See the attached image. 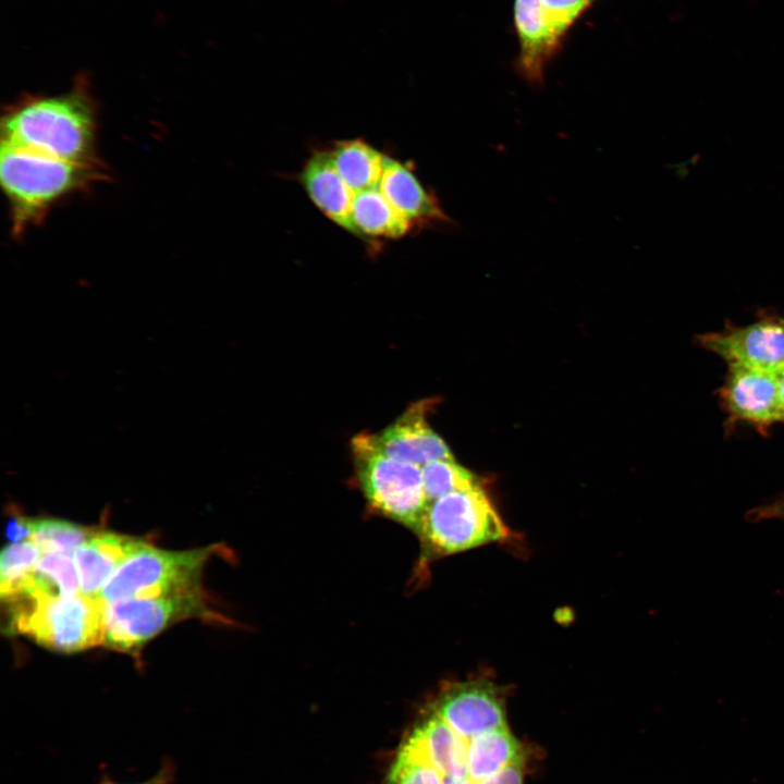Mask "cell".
Returning <instances> with one entry per match:
<instances>
[{
    "label": "cell",
    "instance_id": "cell-1",
    "mask_svg": "<svg viewBox=\"0 0 784 784\" xmlns=\"http://www.w3.org/2000/svg\"><path fill=\"white\" fill-rule=\"evenodd\" d=\"M96 132V105L84 78L62 95L24 97L1 119V143L79 163H99Z\"/></svg>",
    "mask_w": 784,
    "mask_h": 784
},
{
    "label": "cell",
    "instance_id": "cell-2",
    "mask_svg": "<svg viewBox=\"0 0 784 784\" xmlns=\"http://www.w3.org/2000/svg\"><path fill=\"white\" fill-rule=\"evenodd\" d=\"M0 181L12 230L21 235L53 205L102 179L100 163H79L1 143Z\"/></svg>",
    "mask_w": 784,
    "mask_h": 784
},
{
    "label": "cell",
    "instance_id": "cell-3",
    "mask_svg": "<svg viewBox=\"0 0 784 784\" xmlns=\"http://www.w3.org/2000/svg\"><path fill=\"white\" fill-rule=\"evenodd\" d=\"M9 629L63 653L82 651L105 641L106 603L82 593L54 599H7Z\"/></svg>",
    "mask_w": 784,
    "mask_h": 784
},
{
    "label": "cell",
    "instance_id": "cell-4",
    "mask_svg": "<svg viewBox=\"0 0 784 784\" xmlns=\"http://www.w3.org/2000/svg\"><path fill=\"white\" fill-rule=\"evenodd\" d=\"M352 451L357 479L369 505L416 534L428 507L421 466L387 455L369 433L356 436Z\"/></svg>",
    "mask_w": 784,
    "mask_h": 784
},
{
    "label": "cell",
    "instance_id": "cell-5",
    "mask_svg": "<svg viewBox=\"0 0 784 784\" xmlns=\"http://www.w3.org/2000/svg\"><path fill=\"white\" fill-rule=\"evenodd\" d=\"M426 558L462 552L502 540L509 531L481 487L433 501L416 531Z\"/></svg>",
    "mask_w": 784,
    "mask_h": 784
},
{
    "label": "cell",
    "instance_id": "cell-6",
    "mask_svg": "<svg viewBox=\"0 0 784 784\" xmlns=\"http://www.w3.org/2000/svg\"><path fill=\"white\" fill-rule=\"evenodd\" d=\"M216 547L168 551L145 547L133 553L103 585L98 598L106 604L131 598H154L201 589L205 563Z\"/></svg>",
    "mask_w": 784,
    "mask_h": 784
},
{
    "label": "cell",
    "instance_id": "cell-7",
    "mask_svg": "<svg viewBox=\"0 0 784 784\" xmlns=\"http://www.w3.org/2000/svg\"><path fill=\"white\" fill-rule=\"evenodd\" d=\"M191 617H212L200 590L154 598H131L106 604L103 645L136 653L170 625Z\"/></svg>",
    "mask_w": 784,
    "mask_h": 784
},
{
    "label": "cell",
    "instance_id": "cell-8",
    "mask_svg": "<svg viewBox=\"0 0 784 784\" xmlns=\"http://www.w3.org/2000/svg\"><path fill=\"white\" fill-rule=\"evenodd\" d=\"M698 343L727 366L774 375L784 370V318L765 317L746 326L705 333L698 336Z\"/></svg>",
    "mask_w": 784,
    "mask_h": 784
},
{
    "label": "cell",
    "instance_id": "cell-9",
    "mask_svg": "<svg viewBox=\"0 0 784 784\" xmlns=\"http://www.w3.org/2000/svg\"><path fill=\"white\" fill-rule=\"evenodd\" d=\"M434 712L466 742L506 726L503 701L497 688L487 682H467L449 688L439 698Z\"/></svg>",
    "mask_w": 784,
    "mask_h": 784
},
{
    "label": "cell",
    "instance_id": "cell-10",
    "mask_svg": "<svg viewBox=\"0 0 784 784\" xmlns=\"http://www.w3.org/2000/svg\"><path fill=\"white\" fill-rule=\"evenodd\" d=\"M720 397L732 419L758 427L782 420L777 375L728 366Z\"/></svg>",
    "mask_w": 784,
    "mask_h": 784
},
{
    "label": "cell",
    "instance_id": "cell-11",
    "mask_svg": "<svg viewBox=\"0 0 784 784\" xmlns=\"http://www.w3.org/2000/svg\"><path fill=\"white\" fill-rule=\"evenodd\" d=\"M430 404L428 400L412 404L394 422L373 434L379 449L393 458L419 466L454 458L444 440L428 424Z\"/></svg>",
    "mask_w": 784,
    "mask_h": 784
},
{
    "label": "cell",
    "instance_id": "cell-12",
    "mask_svg": "<svg viewBox=\"0 0 784 784\" xmlns=\"http://www.w3.org/2000/svg\"><path fill=\"white\" fill-rule=\"evenodd\" d=\"M514 22L519 42L516 69L525 81L538 85L564 36L551 24L540 0H515Z\"/></svg>",
    "mask_w": 784,
    "mask_h": 784
},
{
    "label": "cell",
    "instance_id": "cell-13",
    "mask_svg": "<svg viewBox=\"0 0 784 784\" xmlns=\"http://www.w3.org/2000/svg\"><path fill=\"white\" fill-rule=\"evenodd\" d=\"M146 544L138 538L96 530L73 552L81 593L98 598L119 566Z\"/></svg>",
    "mask_w": 784,
    "mask_h": 784
},
{
    "label": "cell",
    "instance_id": "cell-14",
    "mask_svg": "<svg viewBox=\"0 0 784 784\" xmlns=\"http://www.w3.org/2000/svg\"><path fill=\"white\" fill-rule=\"evenodd\" d=\"M299 181L315 206L332 222L357 236L353 222L355 194L339 174L329 150H317L306 160Z\"/></svg>",
    "mask_w": 784,
    "mask_h": 784
},
{
    "label": "cell",
    "instance_id": "cell-15",
    "mask_svg": "<svg viewBox=\"0 0 784 784\" xmlns=\"http://www.w3.org/2000/svg\"><path fill=\"white\" fill-rule=\"evenodd\" d=\"M378 187L389 204L414 228L449 220L437 197L427 192L411 167L399 160L387 158Z\"/></svg>",
    "mask_w": 784,
    "mask_h": 784
},
{
    "label": "cell",
    "instance_id": "cell-16",
    "mask_svg": "<svg viewBox=\"0 0 784 784\" xmlns=\"http://www.w3.org/2000/svg\"><path fill=\"white\" fill-rule=\"evenodd\" d=\"M424 757L448 777L467 776V742L434 711L408 737Z\"/></svg>",
    "mask_w": 784,
    "mask_h": 784
},
{
    "label": "cell",
    "instance_id": "cell-17",
    "mask_svg": "<svg viewBox=\"0 0 784 784\" xmlns=\"http://www.w3.org/2000/svg\"><path fill=\"white\" fill-rule=\"evenodd\" d=\"M522 760V746L507 726L474 736L467 742V776L474 784Z\"/></svg>",
    "mask_w": 784,
    "mask_h": 784
},
{
    "label": "cell",
    "instance_id": "cell-18",
    "mask_svg": "<svg viewBox=\"0 0 784 784\" xmlns=\"http://www.w3.org/2000/svg\"><path fill=\"white\" fill-rule=\"evenodd\" d=\"M329 151L339 174L354 194L379 186L388 158L380 150L355 138L336 140Z\"/></svg>",
    "mask_w": 784,
    "mask_h": 784
},
{
    "label": "cell",
    "instance_id": "cell-19",
    "mask_svg": "<svg viewBox=\"0 0 784 784\" xmlns=\"http://www.w3.org/2000/svg\"><path fill=\"white\" fill-rule=\"evenodd\" d=\"M353 222L357 237L367 242L377 237L401 238L414 228L389 204L379 187L355 194Z\"/></svg>",
    "mask_w": 784,
    "mask_h": 784
},
{
    "label": "cell",
    "instance_id": "cell-20",
    "mask_svg": "<svg viewBox=\"0 0 784 784\" xmlns=\"http://www.w3.org/2000/svg\"><path fill=\"white\" fill-rule=\"evenodd\" d=\"M78 593L81 591L73 554L49 553L40 556L22 589L12 597L41 600Z\"/></svg>",
    "mask_w": 784,
    "mask_h": 784
},
{
    "label": "cell",
    "instance_id": "cell-21",
    "mask_svg": "<svg viewBox=\"0 0 784 784\" xmlns=\"http://www.w3.org/2000/svg\"><path fill=\"white\" fill-rule=\"evenodd\" d=\"M30 540L42 554L73 552L97 529L51 517L33 518Z\"/></svg>",
    "mask_w": 784,
    "mask_h": 784
},
{
    "label": "cell",
    "instance_id": "cell-22",
    "mask_svg": "<svg viewBox=\"0 0 784 784\" xmlns=\"http://www.w3.org/2000/svg\"><path fill=\"white\" fill-rule=\"evenodd\" d=\"M421 474L428 506L449 493L481 487L479 479L454 458L429 462L421 466Z\"/></svg>",
    "mask_w": 784,
    "mask_h": 784
},
{
    "label": "cell",
    "instance_id": "cell-23",
    "mask_svg": "<svg viewBox=\"0 0 784 784\" xmlns=\"http://www.w3.org/2000/svg\"><path fill=\"white\" fill-rule=\"evenodd\" d=\"M41 553L34 541L13 542L0 555V596L5 600L17 593L36 566Z\"/></svg>",
    "mask_w": 784,
    "mask_h": 784
},
{
    "label": "cell",
    "instance_id": "cell-24",
    "mask_svg": "<svg viewBox=\"0 0 784 784\" xmlns=\"http://www.w3.org/2000/svg\"><path fill=\"white\" fill-rule=\"evenodd\" d=\"M443 775L409 739L403 744L387 784H442Z\"/></svg>",
    "mask_w": 784,
    "mask_h": 784
},
{
    "label": "cell",
    "instance_id": "cell-25",
    "mask_svg": "<svg viewBox=\"0 0 784 784\" xmlns=\"http://www.w3.org/2000/svg\"><path fill=\"white\" fill-rule=\"evenodd\" d=\"M595 0H540L542 9L555 27L564 36L575 21Z\"/></svg>",
    "mask_w": 784,
    "mask_h": 784
},
{
    "label": "cell",
    "instance_id": "cell-26",
    "mask_svg": "<svg viewBox=\"0 0 784 784\" xmlns=\"http://www.w3.org/2000/svg\"><path fill=\"white\" fill-rule=\"evenodd\" d=\"M32 520L22 514L15 513L10 516L5 525V536L12 542L29 540L32 536Z\"/></svg>",
    "mask_w": 784,
    "mask_h": 784
},
{
    "label": "cell",
    "instance_id": "cell-27",
    "mask_svg": "<svg viewBox=\"0 0 784 784\" xmlns=\"http://www.w3.org/2000/svg\"><path fill=\"white\" fill-rule=\"evenodd\" d=\"M475 784H523V760L509 765L492 777Z\"/></svg>",
    "mask_w": 784,
    "mask_h": 784
},
{
    "label": "cell",
    "instance_id": "cell-28",
    "mask_svg": "<svg viewBox=\"0 0 784 784\" xmlns=\"http://www.w3.org/2000/svg\"><path fill=\"white\" fill-rule=\"evenodd\" d=\"M751 522H761L764 519H783L784 520V497L776 501L756 507L748 513Z\"/></svg>",
    "mask_w": 784,
    "mask_h": 784
},
{
    "label": "cell",
    "instance_id": "cell-29",
    "mask_svg": "<svg viewBox=\"0 0 784 784\" xmlns=\"http://www.w3.org/2000/svg\"><path fill=\"white\" fill-rule=\"evenodd\" d=\"M175 775V767L174 763L167 759L163 761L162 765L158 770V772L151 776L150 779L135 784H171L173 782ZM100 784H120L117 782H112L109 780L102 781Z\"/></svg>",
    "mask_w": 784,
    "mask_h": 784
},
{
    "label": "cell",
    "instance_id": "cell-30",
    "mask_svg": "<svg viewBox=\"0 0 784 784\" xmlns=\"http://www.w3.org/2000/svg\"><path fill=\"white\" fill-rule=\"evenodd\" d=\"M777 380H779V392H780L781 417H782V420H784V370H782L780 373H777Z\"/></svg>",
    "mask_w": 784,
    "mask_h": 784
},
{
    "label": "cell",
    "instance_id": "cell-31",
    "mask_svg": "<svg viewBox=\"0 0 784 784\" xmlns=\"http://www.w3.org/2000/svg\"><path fill=\"white\" fill-rule=\"evenodd\" d=\"M442 784H474L468 777H448L443 776Z\"/></svg>",
    "mask_w": 784,
    "mask_h": 784
}]
</instances>
